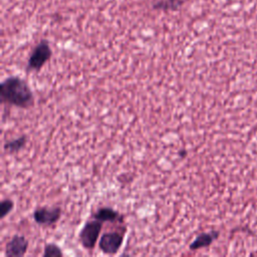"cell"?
<instances>
[{
	"mask_svg": "<svg viewBox=\"0 0 257 257\" xmlns=\"http://www.w3.org/2000/svg\"><path fill=\"white\" fill-rule=\"evenodd\" d=\"M93 218L101 222H114L116 220H121L119 213L109 207H101L94 214Z\"/></svg>",
	"mask_w": 257,
	"mask_h": 257,
	"instance_id": "ba28073f",
	"label": "cell"
},
{
	"mask_svg": "<svg viewBox=\"0 0 257 257\" xmlns=\"http://www.w3.org/2000/svg\"><path fill=\"white\" fill-rule=\"evenodd\" d=\"M185 0H162L154 3V9L160 10H175L184 4Z\"/></svg>",
	"mask_w": 257,
	"mask_h": 257,
	"instance_id": "30bf717a",
	"label": "cell"
},
{
	"mask_svg": "<svg viewBox=\"0 0 257 257\" xmlns=\"http://www.w3.org/2000/svg\"><path fill=\"white\" fill-rule=\"evenodd\" d=\"M219 235H220L219 231H215V230L202 233V234L198 235L194 239V241L189 245V249L193 251V250H198V249L209 247L219 237Z\"/></svg>",
	"mask_w": 257,
	"mask_h": 257,
	"instance_id": "52a82bcc",
	"label": "cell"
},
{
	"mask_svg": "<svg viewBox=\"0 0 257 257\" xmlns=\"http://www.w3.org/2000/svg\"><path fill=\"white\" fill-rule=\"evenodd\" d=\"M178 155L181 159H184L187 157V151L185 149H181L179 152H178Z\"/></svg>",
	"mask_w": 257,
	"mask_h": 257,
	"instance_id": "4fadbf2b",
	"label": "cell"
},
{
	"mask_svg": "<svg viewBox=\"0 0 257 257\" xmlns=\"http://www.w3.org/2000/svg\"><path fill=\"white\" fill-rule=\"evenodd\" d=\"M42 255L44 257H61L63 255V252L56 244L48 243L44 246V251Z\"/></svg>",
	"mask_w": 257,
	"mask_h": 257,
	"instance_id": "8fae6325",
	"label": "cell"
},
{
	"mask_svg": "<svg viewBox=\"0 0 257 257\" xmlns=\"http://www.w3.org/2000/svg\"><path fill=\"white\" fill-rule=\"evenodd\" d=\"M14 208V202L9 199H3L0 203V218L4 219Z\"/></svg>",
	"mask_w": 257,
	"mask_h": 257,
	"instance_id": "7c38bea8",
	"label": "cell"
},
{
	"mask_svg": "<svg viewBox=\"0 0 257 257\" xmlns=\"http://www.w3.org/2000/svg\"><path fill=\"white\" fill-rule=\"evenodd\" d=\"M28 142V137L23 135L17 139H14L12 141L6 142L4 144V150L6 152H8L9 154H14V153H18L19 151H21L27 144Z\"/></svg>",
	"mask_w": 257,
	"mask_h": 257,
	"instance_id": "9c48e42d",
	"label": "cell"
},
{
	"mask_svg": "<svg viewBox=\"0 0 257 257\" xmlns=\"http://www.w3.org/2000/svg\"><path fill=\"white\" fill-rule=\"evenodd\" d=\"M102 223L103 222L96 219L85 222V224L83 225L78 235L79 243L83 248L85 249L94 248L102 229Z\"/></svg>",
	"mask_w": 257,
	"mask_h": 257,
	"instance_id": "3957f363",
	"label": "cell"
},
{
	"mask_svg": "<svg viewBox=\"0 0 257 257\" xmlns=\"http://www.w3.org/2000/svg\"><path fill=\"white\" fill-rule=\"evenodd\" d=\"M2 102L20 108H29L34 105L33 92L25 79L19 76H9L0 85Z\"/></svg>",
	"mask_w": 257,
	"mask_h": 257,
	"instance_id": "6da1fadb",
	"label": "cell"
},
{
	"mask_svg": "<svg viewBox=\"0 0 257 257\" xmlns=\"http://www.w3.org/2000/svg\"><path fill=\"white\" fill-rule=\"evenodd\" d=\"M123 233L106 232L98 240V247L104 254H115L120 249L123 242Z\"/></svg>",
	"mask_w": 257,
	"mask_h": 257,
	"instance_id": "5b68a950",
	"label": "cell"
},
{
	"mask_svg": "<svg viewBox=\"0 0 257 257\" xmlns=\"http://www.w3.org/2000/svg\"><path fill=\"white\" fill-rule=\"evenodd\" d=\"M52 55V50L47 40H41L32 50L28 62L27 70L28 71H38L43 65L50 59Z\"/></svg>",
	"mask_w": 257,
	"mask_h": 257,
	"instance_id": "7a4b0ae2",
	"label": "cell"
},
{
	"mask_svg": "<svg viewBox=\"0 0 257 257\" xmlns=\"http://www.w3.org/2000/svg\"><path fill=\"white\" fill-rule=\"evenodd\" d=\"M28 249V241L22 235H14L6 244L5 255L7 257H22Z\"/></svg>",
	"mask_w": 257,
	"mask_h": 257,
	"instance_id": "8992f818",
	"label": "cell"
},
{
	"mask_svg": "<svg viewBox=\"0 0 257 257\" xmlns=\"http://www.w3.org/2000/svg\"><path fill=\"white\" fill-rule=\"evenodd\" d=\"M60 217V207H39L33 212V219L40 226H52L59 221Z\"/></svg>",
	"mask_w": 257,
	"mask_h": 257,
	"instance_id": "277c9868",
	"label": "cell"
}]
</instances>
